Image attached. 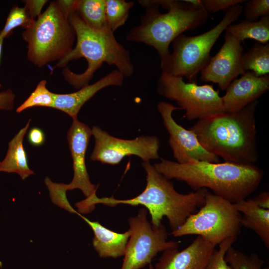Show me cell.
Returning a JSON list of instances; mask_svg holds the SVG:
<instances>
[{"label": "cell", "mask_w": 269, "mask_h": 269, "mask_svg": "<svg viewBox=\"0 0 269 269\" xmlns=\"http://www.w3.org/2000/svg\"><path fill=\"white\" fill-rule=\"evenodd\" d=\"M225 31L241 42L251 39L266 44L269 40V15L261 17L259 21L247 20L231 24Z\"/></svg>", "instance_id": "21"}, {"label": "cell", "mask_w": 269, "mask_h": 269, "mask_svg": "<svg viewBox=\"0 0 269 269\" xmlns=\"http://www.w3.org/2000/svg\"><path fill=\"white\" fill-rule=\"evenodd\" d=\"M257 205L265 209H269V193L263 192L253 198Z\"/></svg>", "instance_id": "36"}, {"label": "cell", "mask_w": 269, "mask_h": 269, "mask_svg": "<svg viewBox=\"0 0 269 269\" xmlns=\"http://www.w3.org/2000/svg\"><path fill=\"white\" fill-rule=\"evenodd\" d=\"M269 89V75L257 76L247 71L235 79L226 88L222 97L225 112H238L257 101Z\"/></svg>", "instance_id": "16"}, {"label": "cell", "mask_w": 269, "mask_h": 269, "mask_svg": "<svg viewBox=\"0 0 269 269\" xmlns=\"http://www.w3.org/2000/svg\"><path fill=\"white\" fill-rule=\"evenodd\" d=\"M241 63L245 72H252L257 76L268 75L269 43H255L247 52L242 54Z\"/></svg>", "instance_id": "23"}, {"label": "cell", "mask_w": 269, "mask_h": 269, "mask_svg": "<svg viewBox=\"0 0 269 269\" xmlns=\"http://www.w3.org/2000/svg\"><path fill=\"white\" fill-rule=\"evenodd\" d=\"M142 166L146 174V185L140 194L124 200L113 197L100 198L95 195L87 199L88 205L93 208L97 204L109 207L119 204L142 205L149 212L152 227H159L163 217H166L172 231H174L204 205L207 189L202 188L185 194L179 193L174 189L172 182L159 173L150 162H143Z\"/></svg>", "instance_id": "3"}, {"label": "cell", "mask_w": 269, "mask_h": 269, "mask_svg": "<svg viewBox=\"0 0 269 269\" xmlns=\"http://www.w3.org/2000/svg\"><path fill=\"white\" fill-rule=\"evenodd\" d=\"M225 260L232 269H269L268 267H263L264 260L256 254L247 256L232 246L227 250Z\"/></svg>", "instance_id": "25"}, {"label": "cell", "mask_w": 269, "mask_h": 269, "mask_svg": "<svg viewBox=\"0 0 269 269\" xmlns=\"http://www.w3.org/2000/svg\"><path fill=\"white\" fill-rule=\"evenodd\" d=\"M4 38L0 37V61L1 56V53H2V44L3 42ZM0 87H1V85L0 84Z\"/></svg>", "instance_id": "37"}, {"label": "cell", "mask_w": 269, "mask_h": 269, "mask_svg": "<svg viewBox=\"0 0 269 269\" xmlns=\"http://www.w3.org/2000/svg\"><path fill=\"white\" fill-rule=\"evenodd\" d=\"M237 239L231 237L221 242L219 245V249L214 250L206 269H232L226 262L225 255L228 248L232 246Z\"/></svg>", "instance_id": "29"}, {"label": "cell", "mask_w": 269, "mask_h": 269, "mask_svg": "<svg viewBox=\"0 0 269 269\" xmlns=\"http://www.w3.org/2000/svg\"><path fill=\"white\" fill-rule=\"evenodd\" d=\"M233 204L238 211L243 214L242 226L255 232L266 247L269 248V209L259 206L253 198L243 199Z\"/></svg>", "instance_id": "19"}, {"label": "cell", "mask_w": 269, "mask_h": 269, "mask_svg": "<svg viewBox=\"0 0 269 269\" xmlns=\"http://www.w3.org/2000/svg\"><path fill=\"white\" fill-rule=\"evenodd\" d=\"M73 27L77 42L75 47L59 60L56 66L63 67L70 61L84 58L87 61V69L81 74L65 68L63 72L65 79L76 89L89 84L94 73L104 63L115 65L124 77H129L134 71L130 52L116 39L109 28L97 30L88 26L76 11L68 17Z\"/></svg>", "instance_id": "4"}, {"label": "cell", "mask_w": 269, "mask_h": 269, "mask_svg": "<svg viewBox=\"0 0 269 269\" xmlns=\"http://www.w3.org/2000/svg\"><path fill=\"white\" fill-rule=\"evenodd\" d=\"M134 2L125 0H105V15L107 25L114 32L127 21Z\"/></svg>", "instance_id": "24"}, {"label": "cell", "mask_w": 269, "mask_h": 269, "mask_svg": "<svg viewBox=\"0 0 269 269\" xmlns=\"http://www.w3.org/2000/svg\"><path fill=\"white\" fill-rule=\"evenodd\" d=\"M224 39L222 47L200 72L201 80L216 83L221 90H225L236 78L246 72L241 63L242 42L227 32Z\"/></svg>", "instance_id": "13"}, {"label": "cell", "mask_w": 269, "mask_h": 269, "mask_svg": "<svg viewBox=\"0 0 269 269\" xmlns=\"http://www.w3.org/2000/svg\"><path fill=\"white\" fill-rule=\"evenodd\" d=\"M92 134L95 146L90 159L103 164L117 165L127 156L135 155L143 162L159 158L160 140L156 136L141 135L132 139L113 136L94 126Z\"/></svg>", "instance_id": "11"}, {"label": "cell", "mask_w": 269, "mask_h": 269, "mask_svg": "<svg viewBox=\"0 0 269 269\" xmlns=\"http://www.w3.org/2000/svg\"><path fill=\"white\" fill-rule=\"evenodd\" d=\"M164 127L169 134L168 143L177 162L188 163L195 161L220 162L219 157L207 151L192 131L178 124L172 117L173 111L181 110L172 104L160 102L157 104Z\"/></svg>", "instance_id": "12"}, {"label": "cell", "mask_w": 269, "mask_h": 269, "mask_svg": "<svg viewBox=\"0 0 269 269\" xmlns=\"http://www.w3.org/2000/svg\"><path fill=\"white\" fill-rule=\"evenodd\" d=\"M255 101L236 112L198 120L189 130L201 145L225 162L254 165L258 159Z\"/></svg>", "instance_id": "2"}, {"label": "cell", "mask_w": 269, "mask_h": 269, "mask_svg": "<svg viewBox=\"0 0 269 269\" xmlns=\"http://www.w3.org/2000/svg\"><path fill=\"white\" fill-rule=\"evenodd\" d=\"M56 3L63 13L68 19L69 15L76 10L77 0H56Z\"/></svg>", "instance_id": "35"}, {"label": "cell", "mask_w": 269, "mask_h": 269, "mask_svg": "<svg viewBox=\"0 0 269 269\" xmlns=\"http://www.w3.org/2000/svg\"><path fill=\"white\" fill-rule=\"evenodd\" d=\"M15 95L11 89L0 92V110L10 111L13 108Z\"/></svg>", "instance_id": "33"}, {"label": "cell", "mask_w": 269, "mask_h": 269, "mask_svg": "<svg viewBox=\"0 0 269 269\" xmlns=\"http://www.w3.org/2000/svg\"><path fill=\"white\" fill-rule=\"evenodd\" d=\"M131 235L121 269H140L150 263L159 252L178 249V242L167 241L168 233L161 224L153 227L147 219V210L140 208L128 220Z\"/></svg>", "instance_id": "10"}, {"label": "cell", "mask_w": 269, "mask_h": 269, "mask_svg": "<svg viewBox=\"0 0 269 269\" xmlns=\"http://www.w3.org/2000/svg\"><path fill=\"white\" fill-rule=\"evenodd\" d=\"M244 15L248 20H257L259 17L269 15V0H251L246 2Z\"/></svg>", "instance_id": "30"}, {"label": "cell", "mask_w": 269, "mask_h": 269, "mask_svg": "<svg viewBox=\"0 0 269 269\" xmlns=\"http://www.w3.org/2000/svg\"><path fill=\"white\" fill-rule=\"evenodd\" d=\"M34 21L25 6H13L9 11L3 28L0 31V37L4 39L6 38L17 27L21 26L26 29L30 27Z\"/></svg>", "instance_id": "27"}, {"label": "cell", "mask_w": 269, "mask_h": 269, "mask_svg": "<svg viewBox=\"0 0 269 269\" xmlns=\"http://www.w3.org/2000/svg\"><path fill=\"white\" fill-rule=\"evenodd\" d=\"M138 1L146 10L140 24L127 33L126 40L153 47L160 60L170 53L169 46L175 38L202 25L208 18V13L203 6L192 5L185 0H162L160 5L167 9L166 13L160 12L155 0Z\"/></svg>", "instance_id": "5"}, {"label": "cell", "mask_w": 269, "mask_h": 269, "mask_svg": "<svg viewBox=\"0 0 269 269\" xmlns=\"http://www.w3.org/2000/svg\"><path fill=\"white\" fill-rule=\"evenodd\" d=\"M31 120L18 132L8 143V148L4 159L0 162V172L16 173L23 180L34 172L29 168L23 140L29 127Z\"/></svg>", "instance_id": "20"}, {"label": "cell", "mask_w": 269, "mask_h": 269, "mask_svg": "<svg viewBox=\"0 0 269 269\" xmlns=\"http://www.w3.org/2000/svg\"><path fill=\"white\" fill-rule=\"evenodd\" d=\"M157 93L175 101L178 107L185 111L188 120H200L225 112L219 91L212 85H198L186 83L183 77L162 73L156 86Z\"/></svg>", "instance_id": "9"}, {"label": "cell", "mask_w": 269, "mask_h": 269, "mask_svg": "<svg viewBox=\"0 0 269 269\" xmlns=\"http://www.w3.org/2000/svg\"><path fill=\"white\" fill-rule=\"evenodd\" d=\"M244 0H202L203 7L208 13L216 12L243 3Z\"/></svg>", "instance_id": "31"}, {"label": "cell", "mask_w": 269, "mask_h": 269, "mask_svg": "<svg viewBox=\"0 0 269 269\" xmlns=\"http://www.w3.org/2000/svg\"><path fill=\"white\" fill-rule=\"evenodd\" d=\"M124 77L117 69L114 70L95 83L88 84L75 92L69 94L55 93L52 108L66 113L73 120L78 119L79 112L85 103L105 87L122 86Z\"/></svg>", "instance_id": "17"}, {"label": "cell", "mask_w": 269, "mask_h": 269, "mask_svg": "<svg viewBox=\"0 0 269 269\" xmlns=\"http://www.w3.org/2000/svg\"><path fill=\"white\" fill-rule=\"evenodd\" d=\"M241 218L233 203L208 191L204 205L171 235L201 236L217 246L228 238H237L241 230Z\"/></svg>", "instance_id": "8"}, {"label": "cell", "mask_w": 269, "mask_h": 269, "mask_svg": "<svg viewBox=\"0 0 269 269\" xmlns=\"http://www.w3.org/2000/svg\"><path fill=\"white\" fill-rule=\"evenodd\" d=\"M75 11L91 28L97 30L109 28L106 19L105 0H78Z\"/></svg>", "instance_id": "22"}, {"label": "cell", "mask_w": 269, "mask_h": 269, "mask_svg": "<svg viewBox=\"0 0 269 269\" xmlns=\"http://www.w3.org/2000/svg\"><path fill=\"white\" fill-rule=\"evenodd\" d=\"M44 181L53 203L71 213L78 215L79 213L72 207L67 199L66 184L53 182L48 177H45Z\"/></svg>", "instance_id": "28"}, {"label": "cell", "mask_w": 269, "mask_h": 269, "mask_svg": "<svg viewBox=\"0 0 269 269\" xmlns=\"http://www.w3.org/2000/svg\"><path fill=\"white\" fill-rule=\"evenodd\" d=\"M79 216L92 229L94 248L101 258H117L124 256L131 235L129 230L123 233L113 231L98 222L92 221L81 214Z\"/></svg>", "instance_id": "18"}, {"label": "cell", "mask_w": 269, "mask_h": 269, "mask_svg": "<svg viewBox=\"0 0 269 269\" xmlns=\"http://www.w3.org/2000/svg\"><path fill=\"white\" fill-rule=\"evenodd\" d=\"M24 1L25 3L24 6L27 9L30 16L35 20V18L41 14V10L47 0H27Z\"/></svg>", "instance_id": "32"}, {"label": "cell", "mask_w": 269, "mask_h": 269, "mask_svg": "<svg viewBox=\"0 0 269 269\" xmlns=\"http://www.w3.org/2000/svg\"><path fill=\"white\" fill-rule=\"evenodd\" d=\"M92 130L78 119L73 123L68 131L67 139L73 159V178L66 184L68 190H81L86 198L96 194L97 186L92 184L87 172L85 156L90 139Z\"/></svg>", "instance_id": "14"}, {"label": "cell", "mask_w": 269, "mask_h": 269, "mask_svg": "<svg viewBox=\"0 0 269 269\" xmlns=\"http://www.w3.org/2000/svg\"><path fill=\"white\" fill-rule=\"evenodd\" d=\"M22 35L27 43L28 59L38 67L60 60L66 55L72 49L76 36L56 1L50 2Z\"/></svg>", "instance_id": "7"}, {"label": "cell", "mask_w": 269, "mask_h": 269, "mask_svg": "<svg viewBox=\"0 0 269 269\" xmlns=\"http://www.w3.org/2000/svg\"><path fill=\"white\" fill-rule=\"evenodd\" d=\"M45 80L40 81L35 90L27 99L16 110L17 113L34 107L52 108L54 101V94L46 87Z\"/></svg>", "instance_id": "26"}, {"label": "cell", "mask_w": 269, "mask_h": 269, "mask_svg": "<svg viewBox=\"0 0 269 269\" xmlns=\"http://www.w3.org/2000/svg\"><path fill=\"white\" fill-rule=\"evenodd\" d=\"M243 11L241 4L225 10L220 22L201 34L188 36L181 34L172 42L173 52L160 60L162 73L186 77L189 82H195L199 72L208 64L210 51L226 28L236 21Z\"/></svg>", "instance_id": "6"}, {"label": "cell", "mask_w": 269, "mask_h": 269, "mask_svg": "<svg viewBox=\"0 0 269 269\" xmlns=\"http://www.w3.org/2000/svg\"><path fill=\"white\" fill-rule=\"evenodd\" d=\"M168 179L186 183L194 191L209 188L213 193L235 203L245 199L259 186L264 171L254 165L195 161L181 164L160 158L153 165Z\"/></svg>", "instance_id": "1"}, {"label": "cell", "mask_w": 269, "mask_h": 269, "mask_svg": "<svg viewBox=\"0 0 269 269\" xmlns=\"http://www.w3.org/2000/svg\"><path fill=\"white\" fill-rule=\"evenodd\" d=\"M29 142L34 146H41L45 142V137L43 131L39 128H31L27 135Z\"/></svg>", "instance_id": "34"}, {"label": "cell", "mask_w": 269, "mask_h": 269, "mask_svg": "<svg viewBox=\"0 0 269 269\" xmlns=\"http://www.w3.org/2000/svg\"><path fill=\"white\" fill-rule=\"evenodd\" d=\"M216 245L201 236L181 251L178 249L163 252L155 269H206Z\"/></svg>", "instance_id": "15"}]
</instances>
